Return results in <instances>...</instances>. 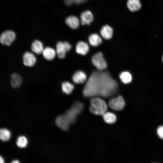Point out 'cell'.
Segmentation results:
<instances>
[{
    "label": "cell",
    "instance_id": "6da1fadb",
    "mask_svg": "<svg viewBox=\"0 0 163 163\" xmlns=\"http://www.w3.org/2000/svg\"><path fill=\"white\" fill-rule=\"evenodd\" d=\"M118 87L117 82L108 72L94 71L85 84L83 93L87 97L97 96L108 97L116 93Z\"/></svg>",
    "mask_w": 163,
    "mask_h": 163
},
{
    "label": "cell",
    "instance_id": "7a4b0ae2",
    "mask_svg": "<svg viewBox=\"0 0 163 163\" xmlns=\"http://www.w3.org/2000/svg\"><path fill=\"white\" fill-rule=\"evenodd\" d=\"M90 111L96 115H102L107 112V105L103 99L96 97H93L90 100Z\"/></svg>",
    "mask_w": 163,
    "mask_h": 163
},
{
    "label": "cell",
    "instance_id": "3957f363",
    "mask_svg": "<svg viewBox=\"0 0 163 163\" xmlns=\"http://www.w3.org/2000/svg\"><path fill=\"white\" fill-rule=\"evenodd\" d=\"M84 107L83 104L78 102H75L71 108L66 112L65 115L71 124L76 121L77 116L81 113Z\"/></svg>",
    "mask_w": 163,
    "mask_h": 163
},
{
    "label": "cell",
    "instance_id": "277c9868",
    "mask_svg": "<svg viewBox=\"0 0 163 163\" xmlns=\"http://www.w3.org/2000/svg\"><path fill=\"white\" fill-rule=\"evenodd\" d=\"M92 62L93 65L99 71H102L107 68V64L101 52H98L92 57Z\"/></svg>",
    "mask_w": 163,
    "mask_h": 163
},
{
    "label": "cell",
    "instance_id": "5b68a950",
    "mask_svg": "<svg viewBox=\"0 0 163 163\" xmlns=\"http://www.w3.org/2000/svg\"><path fill=\"white\" fill-rule=\"evenodd\" d=\"M71 48V46L67 42H59L56 45V53L60 59L64 58L66 53L69 52Z\"/></svg>",
    "mask_w": 163,
    "mask_h": 163
},
{
    "label": "cell",
    "instance_id": "8992f818",
    "mask_svg": "<svg viewBox=\"0 0 163 163\" xmlns=\"http://www.w3.org/2000/svg\"><path fill=\"white\" fill-rule=\"evenodd\" d=\"M109 105L112 109L116 110H122L125 105V101L121 96L111 99L109 102Z\"/></svg>",
    "mask_w": 163,
    "mask_h": 163
},
{
    "label": "cell",
    "instance_id": "52a82bcc",
    "mask_svg": "<svg viewBox=\"0 0 163 163\" xmlns=\"http://www.w3.org/2000/svg\"><path fill=\"white\" fill-rule=\"evenodd\" d=\"M15 37V34L12 31H6L2 33L1 35V43L3 45L9 46L14 40Z\"/></svg>",
    "mask_w": 163,
    "mask_h": 163
},
{
    "label": "cell",
    "instance_id": "ba28073f",
    "mask_svg": "<svg viewBox=\"0 0 163 163\" xmlns=\"http://www.w3.org/2000/svg\"><path fill=\"white\" fill-rule=\"evenodd\" d=\"M80 22L82 25H89L93 21L94 17L90 10H86L80 14Z\"/></svg>",
    "mask_w": 163,
    "mask_h": 163
},
{
    "label": "cell",
    "instance_id": "9c48e42d",
    "mask_svg": "<svg viewBox=\"0 0 163 163\" xmlns=\"http://www.w3.org/2000/svg\"><path fill=\"white\" fill-rule=\"evenodd\" d=\"M55 122L57 126L64 131L67 130L71 124L65 114L58 116L56 119Z\"/></svg>",
    "mask_w": 163,
    "mask_h": 163
},
{
    "label": "cell",
    "instance_id": "30bf717a",
    "mask_svg": "<svg viewBox=\"0 0 163 163\" xmlns=\"http://www.w3.org/2000/svg\"><path fill=\"white\" fill-rule=\"evenodd\" d=\"M36 58L32 53L28 52H25L23 56V61L24 65L27 66H33L36 62Z\"/></svg>",
    "mask_w": 163,
    "mask_h": 163
},
{
    "label": "cell",
    "instance_id": "8fae6325",
    "mask_svg": "<svg viewBox=\"0 0 163 163\" xmlns=\"http://www.w3.org/2000/svg\"><path fill=\"white\" fill-rule=\"evenodd\" d=\"M65 22L67 25L72 30H76L79 27V20L75 15H72L68 16L66 18Z\"/></svg>",
    "mask_w": 163,
    "mask_h": 163
},
{
    "label": "cell",
    "instance_id": "7c38bea8",
    "mask_svg": "<svg viewBox=\"0 0 163 163\" xmlns=\"http://www.w3.org/2000/svg\"><path fill=\"white\" fill-rule=\"evenodd\" d=\"M100 31L103 38L107 40L112 38L113 33V30L112 27L108 24H105L103 26Z\"/></svg>",
    "mask_w": 163,
    "mask_h": 163
},
{
    "label": "cell",
    "instance_id": "4fadbf2b",
    "mask_svg": "<svg viewBox=\"0 0 163 163\" xmlns=\"http://www.w3.org/2000/svg\"><path fill=\"white\" fill-rule=\"evenodd\" d=\"M89 50L88 46L85 42L80 41L77 43L76 46V51L77 53L85 55L87 53Z\"/></svg>",
    "mask_w": 163,
    "mask_h": 163
},
{
    "label": "cell",
    "instance_id": "5bb4252c",
    "mask_svg": "<svg viewBox=\"0 0 163 163\" xmlns=\"http://www.w3.org/2000/svg\"><path fill=\"white\" fill-rule=\"evenodd\" d=\"M72 79L76 84H81L84 82L86 80V76L83 71L76 72L73 75Z\"/></svg>",
    "mask_w": 163,
    "mask_h": 163
},
{
    "label": "cell",
    "instance_id": "9a60e30c",
    "mask_svg": "<svg viewBox=\"0 0 163 163\" xmlns=\"http://www.w3.org/2000/svg\"><path fill=\"white\" fill-rule=\"evenodd\" d=\"M56 52L51 47H47L44 49L42 53L44 57L48 60H52L55 57Z\"/></svg>",
    "mask_w": 163,
    "mask_h": 163
},
{
    "label": "cell",
    "instance_id": "2e32d148",
    "mask_svg": "<svg viewBox=\"0 0 163 163\" xmlns=\"http://www.w3.org/2000/svg\"><path fill=\"white\" fill-rule=\"evenodd\" d=\"M126 5L129 9L132 12L139 10L141 7L139 0H128Z\"/></svg>",
    "mask_w": 163,
    "mask_h": 163
},
{
    "label": "cell",
    "instance_id": "e0dca14e",
    "mask_svg": "<svg viewBox=\"0 0 163 163\" xmlns=\"http://www.w3.org/2000/svg\"><path fill=\"white\" fill-rule=\"evenodd\" d=\"M88 40L90 45L94 46L99 45L102 42L101 38L96 33H93L90 34L88 37Z\"/></svg>",
    "mask_w": 163,
    "mask_h": 163
},
{
    "label": "cell",
    "instance_id": "ac0fdd59",
    "mask_svg": "<svg viewBox=\"0 0 163 163\" xmlns=\"http://www.w3.org/2000/svg\"><path fill=\"white\" fill-rule=\"evenodd\" d=\"M31 49L33 52L37 54L42 53L44 49L42 43L37 40H35L33 42Z\"/></svg>",
    "mask_w": 163,
    "mask_h": 163
},
{
    "label": "cell",
    "instance_id": "d6986e66",
    "mask_svg": "<svg viewBox=\"0 0 163 163\" xmlns=\"http://www.w3.org/2000/svg\"><path fill=\"white\" fill-rule=\"evenodd\" d=\"M102 116L104 121L108 124H113L117 120V117L115 114L111 112H106Z\"/></svg>",
    "mask_w": 163,
    "mask_h": 163
},
{
    "label": "cell",
    "instance_id": "ffe728a7",
    "mask_svg": "<svg viewBox=\"0 0 163 163\" xmlns=\"http://www.w3.org/2000/svg\"><path fill=\"white\" fill-rule=\"evenodd\" d=\"M11 82L13 87L14 88L18 87L21 84V78L18 74L13 73L11 76Z\"/></svg>",
    "mask_w": 163,
    "mask_h": 163
},
{
    "label": "cell",
    "instance_id": "44dd1931",
    "mask_svg": "<svg viewBox=\"0 0 163 163\" xmlns=\"http://www.w3.org/2000/svg\"><path fill=\"white\" fill-rule=\"evenodd\" d=\"M61 87L63 92L68 94H70L74 88V85L68 82L62 83Z\"/></svg>",
    "mask_w": 163,
    "mask_h": 163
},
{
    "label": "cell",
    "instance_id": "7402d4cb",
    "mask_svg": "<svg viewBox=\"0 0 163 163\" xmlns=\"http://www.w3.org/2000/svg\"><path fill=\"white\" fill-rule=\"evenodd\" d=\"M120 78L121 81L124 84H128L131 82L132 76L131 74L128 72H122L120 75Z\"/></svg>",
    "mask_w": 163,
    "mask_h": 163
},
{
    "label": "cell",
    "instance_id": "603a6c76",
    "mask_svg": "<svg viewBox=\"0 0 163 163\" xmlns=\"http://www.w3.org/2000/svg\"><path fill=\"white\" fill-rule=\"evenodd\" d=\"M11 137V133L8 129H1L0 131V139L2 141L5 142L8 141Z\"/></svg>",
    "mask_w": 163,
    "mask_h": 163
},
{
    "label": "cell",
    "instance_id": "cb8c5ba5",
    "mask_svg": "<svg viewBox=\"0 0 163 163\" xmlns=\"http://www.w3.org/2000/svg\"><path fill=\"white\" fill-rule=\"evenodd\" d=\"M27 143V139L25 136H21L18 138L16 144L18 147L21 148L25 147L26 146Z\"/></svg>",
    "mask_w": 163,
    "mask_h": 163
},
{
    "label": "cell",
    "instance_id": "d4e9b609",
    "mask_svg": "<svg viewBox=\"0 0 163 163\" xmlns=\"http://www.w3.org/2000/svg\"><path fill=\"white\" fill-rule=\"evenodd\" d=\"M157 133L161 139H163V126L158 127L157 129Z\"/></svg>",
    "mask_w": 163,
    "mask_h": 163
},
{
    "label": "cell",
    "instance_id": "484cf974",
    "mask_svg": "<svg viewBox=\"0 0 163 163\" xmlns=\"http://www.w3.org/2000/svg\"><path fill=\"white\" fill-rule=\"evenodd\" d=\"M4 160L3 159V158L1 156H0V162L1 163H4Z\"/></svg>",
    "mask_w": 163,
    "mask_h": 163
},
{
    "label": "cell",
    "instance_id": "4316f807",
    "mask_svg": "<svg viewBox=\"0 0 163 163\" xmlns=\"http://www.w3.org/2000/svg\"><path fill=\"white\" fill-rule=\"evenodd\" d=\"M19 161L17 160H13L12 162L11 163H19Z\"/></svg>",
    "mask_w": 163,
    "mask_h": 163
},
{
    "label": "cell",
    "instance_id": "83f0119b",
    "mask_svg": "<svg viewBox=\"0 0 163 163\" xmlns=\"http://www.w3.org/2000/svg\"><path fill=\"white\" fill-rule=\"evenodd\" d=\"M162 61L163 62V56L162 57Z\"/></svg>",
    "mask_w": 163,
    "mask_h": 163
}]
</instances>
